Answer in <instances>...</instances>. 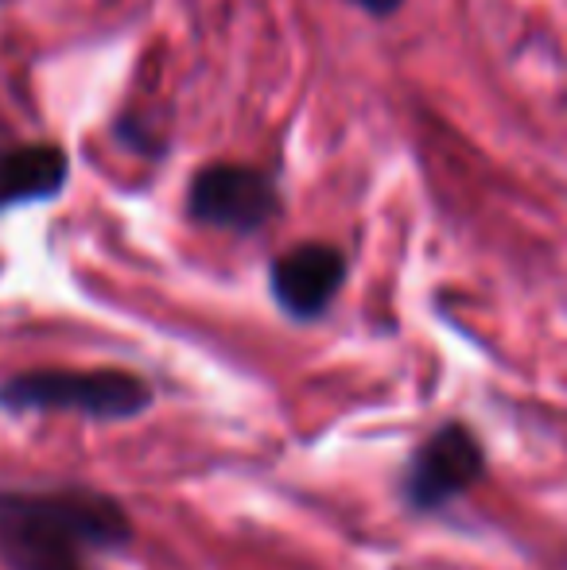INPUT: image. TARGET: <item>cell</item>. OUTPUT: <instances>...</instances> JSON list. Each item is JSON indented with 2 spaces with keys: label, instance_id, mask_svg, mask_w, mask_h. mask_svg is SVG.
Here are the masks:
<instances>
[{
  "label": "cell",
  "instance_id": "cell-1",
  "mask_svg": "<svg viewBox=\"0 0 567 570\" xmlns=\"http://www.w3.org/2000/svg\"><path fill=\"white\" fill-rule=\"evenodd\" d=\"M129 543V512L101 489H0L4 570H90V556L121 551Z\"/></svg>",
  "mask_w": 567,
  "mask_h": 570
},
{
  "label": "cell",
  "instance_id": "cell-2",
  "mask_svg": "<svg viewBox=\"0 0 567 570\" xmlns=\"http://www.w3.org/2000/svg\"><path fill=\"white\" fill-rule=\"evenodd\" d=\"M151 400V384L125 368H28L0 381V407L8 415L70 412L121 423L148 412Z\"/></svg>",
  "mask_w": 567,
  "mask_h": 570
},
{
  "label": "cell",
  "instance_id": "cell-6",
  "mask_svg": "<svg viewBox=\"0 0 567 570\" xmlns=\"http://www.w3.org/2000/svg\"><path fill=\"white\" fill-rule=\"evenodd\" d=\"M70 179V159L59 144H23L0 151V210L47 203Z\"/></svg>",
  "mask_w": 567,
  "mask_h": 570
},
{
  "label": "cell",
  "instance_id": "cell-7",
  "mask_svg": "<svg viewBox=\"0 0 567 570\" xmlns=\"http://www.w3.org/2000/svg\"><path fill=\"white\" fill-rule=\"evenodd\" d=\"M350 4L365 8V12H370V16H393L397 8L404 4V0H350Z\"/></svg>",
  "mask_w": 567,
  "mask_h": 570
},
{
  "label": "cell",
  "instance_id": "cell-4",
  "mask_svg": "<svg viewBox=\"0 0 567 570\" xmlns=\"http://www.w3.org/2000/svg\"><path fill=\"white\" fill-rule=\"evenodd\" d=\"M284 203L276 183L265 171L245 164H211L190 179L187 214L198 226L229 233H261L281 218Z\"/></svg>",
  "mask_w": 567,
  "mask_h": 570
},
{
  "label": "cell",
  "instance_id": "cell-3",
  "mask_svg": "<svg viewBox=\"0 0 567 570\" xmlns=\"http://www.w3.org/2000/svg\"><path fill=\"white\" fill-rule=\"evenodd\" d=\"M486 473V451L478 435L459 420L439 423L436 431L409 454L401 473V497L409 512L436 517L451 509L459 497L482 481Z\"/></svg>",
  "mask_w": 567,
  "mask_h": 570
},
{
  "label": "cell",
  "instance_id": "cell-5",
  "mask_svg": "<svg viewBox=\"0 0 567 570\" xmlns=\"http://www.w3.org/2000/svg\"><path fill=\"white\" fill-rule=\"evenodd\" d=\"M346 253L326 240H303L281 253L268 268V292L276 307L295 323H315L331 311L334 295L346 284Z\"/></svg>",
  "mask_w": 567,
  "mask_h": 570
}]
</instances>
